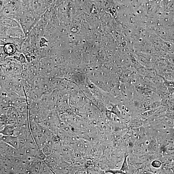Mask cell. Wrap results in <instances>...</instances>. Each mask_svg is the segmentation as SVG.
<instances>
[{"label":"cell","mask_w":174,"mask_h":174,"mask_svg":"<svg viewBox=\"0 0 174 174\" xmlns=\"http://www.w3.org/2000/svg\"><path fill=\"white\" fill-rule=\"evenodd\" d=\"M30 130L38 149L41 150L48 142L44 134L35 122L29 120Z\"/></svg>","instance_id":"1"},{"label":"cell","mask_w":174,"mask_h":174,"mask_svg":"<svg viewBox=\"0 0 174 174\" xmlns=\"http://www.w3.org/2000/svg\"><path fill=\"white\" fill-rule=\"evenodd\" d=\"M1 156L8 158H14L19 156L18 151L1 140Z\"/></svg>","instance_id":"2"},{"label":"cell","mask_w":174,"mask_h":174,"mask_svg":"<svg viewBox=\"0 0 174 174\" xmlns=\"http://www.w3.org/2000/svg\"><path fill=\"white\" fill-rule=\"evenodd\" d=\"M59 156L52 153L50 156L46 157L44 161L54 172L58 166ZM55 174V173H54Z\"/></svg>","instance_id":"3"},{"label":"cell","mask_w":174,"mask_h":174,"mask_svg":"<svg viewBox=\"0 0 174 174\" xmlns=\"http://www.w3.org/2000/svg\"><path fill=\"white\" fill-rule=\"evenodd\" d=\"M1 140L7 143L18 151V137L15 136H5L1 134Z\"/></svg>","instance_id":"4"},{"label":"cell","mask_w":174,"mask_h":174,"mask_svg":"<svg viewBox=\"0 0 174 174\" xmlns=\"http://www.w3.org/2000/svg\"><path fill=\"white\" fill-rule=\"evenodd\" d=\"M17 125L7 124L1 130V134L5 136H14Z\"/></svg>","instance_id":"5"},{"label":"cell","mask_w":174,"mask_h":174,"mask_svg":"<svg viewBox=\"0 0 174 174\" xmlns=\"http://www.w3.org/2000/svg\"><path fill=\"white\" fill-rule=\"evenodd\" d=\"M44 134L48 142H51L52 139L54 136L53 131L50 129L46 127L41 130Z\"/></svg>","instance_id":"6"},{"label":"cell","mask_w":174,"mask_h":174,"mask_svg":"<svg viewBox=\"0 0 174 174\" xmlns=\"http://www.w3.org/2000/svg\"><path fill=\"white\" fill-rule=\"evenodd\" d=\"M39 174H54L51 169L44 161L41 162Z\"/></svg>","instance_id":"7"},{"label":"cell","mask_w":174,"mask_h":174,"mask_svg":"<svg viewBox=\"0 0 174 174\" xmlns=\"http://www.w3.org/2000/svg\"><path fill=\"white\" fill-rule=\"evenodd\" d=\"M4 51L8 55L14 54L16 51V47L12 44L8 43L4 46Z\"/></svg>","instance_id":"8"},{"label":"cell","mask_w":174,"mask_h":174,"mask_svg":"<svg viewBox=\"0 0 174 174\" xmlns=\"http://www.w3.org/2000/svg\"><path fill=\"white\" fill-rule=\"evenodd\" d=\"M43 153L46 156L51 155L53 153L51 142H47L42 150Z\"/></svg>","instance_id":"9"},{"label":"cell","mask_w":174,"mask_h":174,"mask_svg":"<svg viewBox=\"0 0 174 174\" xmlns=\"http://www.w3.org/2000/svg\"><path fill=\"white\" fill-rule=\"evenodd\" d=\"M128 156V155L127 154V153L125 154L124 160L120 169L121 170L126 173H127V172L129 170V166L127 160Z\"/></svg>","instance_id":"10"},{"label":"cell","mask_w":174,"mask_h":174,"mask_svg":"<svg viewBox=\"0 0 174 174\" xmlns=\"http://www.w3.org/2000/svg\"><path fill=\"white\" fill-rule=\"evenodd\" d=\"M143 124L142 121L139 119H134L132 122L131 126L133 128L141 127Z\"/></svg>","instance_id":"11"},{"label":"cell","mask_w":174,"mask_h":174,"mask_svg":"<svg viewBox=\"0 0 174 174\" xmlns=\"http://www.w3.org/2000/svg\"><path fill=\"white\" fill-rule=\"evenodd\" d=\"M152 166L155 168H159L161 166L162 163L158 160H155L152 163Z\"/></svg>","instance_id":"12"},{"label":"cell","mask_w":174,"mask_h":174,"mask_svg":"<svg viewBox=\"0 0 174 174\" xmlns=\"http://www.w3.org/2000/svg\"><path fill=\"white\" fill-rule=\"evenodd\" d=\"M106 172L110 173L113 174H126V173L123 171H122L121 170H108Z\"/></svg>","instance_id":"13"}]
</instances>
